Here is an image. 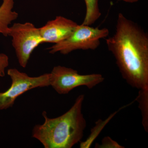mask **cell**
<instances>
[{"mask_svg": "<svg viewBox=\"0 0 148 148\" xmlns=\"http://www.w3.org/2000/svg\"><path fill=\"white\" fill-rule=\"evenodd\" d=\"M122 76L132 88H148V35L140 25L119 13L115 32L106 39Z\"/></svg>", "mask_w": 148, "mask_h": 148, "instance_id": "obj_1", "label": "cell"}, {"mask_svg": "<svg viewBox=\"0 0 148 148\" xmlns=\"http://www.w3.org/2000/svg\"><path fill=\"white\" fill-rule=\"evenodd\" d=\"M84 98L79 95L70 110L57 117L49 118L44 111V122L34 126L32 137L45 148H71L81 142L86 126L82 111Z\"/></svg>", "mask_w": 148, "mask_h": 148, "instance_id": "obj_2", "label": "cell"}, {"mask_svg": "<svg viewBox=\"0 0 148 148\" xmlns=\"http://www.w3.org/2000/svg\"><path fill=\"white\" fill-rule=\"evenodd\" d=\"M109 35V31L107 28L99 29L82 24L78 25L68 38L54 44L48 50L51 54L60 52L64 55L80 49L94 50L101 44V40L107 38Z\"/></svg>", "mask_w": 148, "mask_h": 148, "instance_id": "obj_3", "label": "cell"}, {"mask_svg": "<svg viewBox=\"0 0 148 148\" xmlns=\"http://www.w3.org/2000/svg\"><path fill=\"white\" fill-rule=\"evenodd\" d=\"M8 36L12 38V45L18 63L23 68L27 66L35 49L44 43L39 28L31 22L14 23L9 28Z\"/></svg>", "mask_w": 148, "mask_h": 148, "instance_id": "obj_4", "label": "cell"}, {"mask_svg": "<svg viewBox=\"0 0 148 148\" xmlns=\"http://www.w3.org/2000/svg\"><path fill=\"white\" fill-rule=\"evenodd\" d=\"M7 74L11 79V85L5 92H0V110L12 108L16 98L27 91L50 86V73L32 77L16 69H10Z\"/></svg>", "mask_w": 148, "mask_h": 148, "instance_id": "obj_5", "label": "cell"}, {"mask_svg": "<svg viewBox=\"0 0 148 148\" xmlns=\"http://www.w3.org/2000/svg\"><path fill=\"white\" fill-rule=\"evenodd\" d=\"M50 74V86L61 95L68 94L74 88L80 86L91 89L105 80L100 74L81 75L76 70L61 66L53 67Z\"/></svg>", "mask_w": 148, "mask_h": 148, "instance_id": "obj_6", "label": "cell"}, {"mask_svg": "<svg viewBox=\"0 0 148 148\" xmlns=\"http://www.w3.org/2000/svg\"><path fill=\"white\" fill-rule=\"evenodd\" d=\"M78 25L71 19L59 16L39 29L44 43L56 44L68 38Z\"/></svg>", "mask_w": 148, "mask_h": 148, "instance_id": "obj_7", "label": "cell"}, {"mask_svg": "<svg viewBox=\"0 0 148 148\" xmlns=\"http://www.w3.org/2000/svg\"><path fill=\"white\" fill-rule=\"evenodd\" d=\"M14 5V0H3L0 6V34L5 37L8 36L9 25L18 17V13L12 10Z\"/></svg>", "mask_w": 148, "mask_h": 148, "instance_id": "obj_8", "label": "cell"}, {"mask_svg": "<svg viewBox=\"0 0 148 148\" xmlns=\"http://www.w3.org/2000/svg\"><path fill=\"white\" fill-rule=\"evenodd\" d=\"M86 12L83 25L91 26L100 18L101 13L98 5L99 0H84Z\"/></svg>", "mask_w": 148, "mask_h": 148, "instance_id": "obj_9", "label": "cell"}, {"mask_svg": "<svg viewBox=\"0 0 148 148\" xmlns=\"http://www.w3.org/2000/svg\"><path fill=\"white\" fill-rule=\"evenodd\" d=\"M136 101L142 115V124L146 132L148 131V88L140 89Z\"/></svg>", "mask_w": 148, "mask_h": 148, "instance_id": "obj_10", "label": "cell"}, {"mask_svg": "<svg viewBox=\"0 0 148 148\" xmlns=\"http://www.w3.org/2000/svg\"><path fill=\"white\" fill-rule=\"evenodd\" d=\"M113 116H111L110 117L108 118V119L103 121L102 120H100L99 121L96 123V125L95 127H93V129L91 130V135L89 136L88 139L86 140V141L84 142H81L80 145V148H89L92 142L94 141V139L98 136L99 132H101L102 130L104 127L105 125L107 124L110 120V119H112Z\"/></svg>", "mask_w": 148, "mask_h": 148, "instance_id": "obj_11", "label": "cell"}, {"mask_svg": "<svg viewBox=\"0 0 148 148\" xmlns=\"http://www.w3.org/2000/svg\"><path fill=\"white\" fill-rule=\"evenodd\" d=\"M95 148H123V146L121 145L116 141H114L109 136H106L103 138L101 144L96 143Z\"/></svg>", "mask_w": 148, "mask_h": 148, "instance_id": "obj_12", "label": "cell"}, {"mask_svg": "<svg viewBox=\"0 0 148 148\" xmlns=\"http://www.w3.org/2000/svg\"><path fill=\"white\" fill-rule=\"evenodd\" d=\"M9 57L6 54L0 53V77L5 75V70L9 66Z\"/></svg>", "mask_w": 148, "mask_h": 148, "instance_id": "obj_13", "label": "cell"}, {"mask_svg": "<svg viewBox=\"0 0 148 148\" xmlns=\"http://www.w3.org/2000/svg\"><path fill=\"white\" fill-rule=\"evenodd\" d=\"M121 1H123L125 2L133 3L138 1L139 0H121Z\"/></svg>", "mask_w": 148, "mask_h": 148, "instance_id": "obj_14", "label": "cell"}]
</instances>
